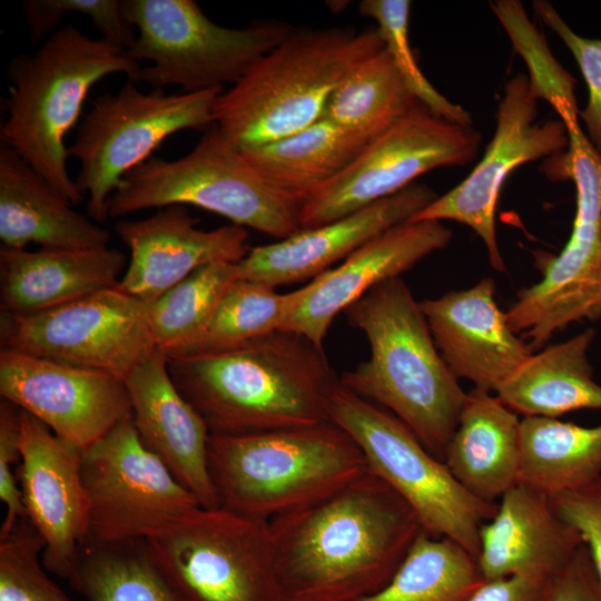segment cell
I'll return each mask as SVG.
<instances>
[{"label": "cell", "mask_w": 601, "mask_h": 601, "mask_svg": "<svg viewBox=\"0 0 601 601\" xmlns=\"http://www.w3.org/2000/svg\"><path fill=\"white\" fill-rule=\"evenodd\" d=\"M268 522L282 601H359L388 583L425 533L370 469Z\"/></svg>", "instance_id": "cell-1"}, {"label": "cell", "mask_w": 601, "mask_h": 601, "mask_svg": "<svg viewBox=\"0 0 601 601\" xmlns=\"http://www.w3.org/2000/svg\"><path fill=\"white\" fill-rule=\"evenodd\" d=\"M167 357L174 384L210 435L328 422L341 384L323 346L286 331L221 352Z\"/></svg>", "instance_id": "cell-2"}, {"label": "cell", "mask_w": 601, "mask_h": 601, "mask_svg": "<svg viewBox=\"0 0 601 601\" xmlns=\"http://www.w3.org/2000/svg\"><path fill=\"white\" fill-rule=\"evenodd\" d=\"M344 313L367 338L370 357L344 372L341 383L395 415L444 462L467 393L442 358L420 302L395 277Z\"/></svg>", "instance_id": "cell-3"}, {"label": "cell", "mask_w": 601, "mask_h": 601, "mask_svg": "<svg viewBox=\"0 0 601 601\" xmlns=\"http://www.w3.org/2000/svg\"><path fill=\"white\" fill-rule=\"evenodd\" d=\"M384 47L377 28L295 29L217 97L214 124L238 149L300 131L324 117L347 73Z\"/></svg>", "instance_id": "cell-4"}, {"label": "cell", "mask_w": 601, "mask_h": 601, "mask_svg": "<svg viewBox=\"0 0 601 601\" xmlns=\"http://www.w3.org/2000/svg\"><path fill=\"white\" fill-rule=\"evenodd\" d=\"M140 71L138 62L108 40L92 39L71 24L57 29L37 50L16 56L8 65L11 88L1 140L78 205L83 195L69 175L65 138L99 80L125 73L137 82Z\"/></svg>", "instance_id": "cell-5"}, {"label": "cell", "mask_w": 601, "mask_h": 601, "mask_svg": "<svg viewBox=\"0 0 601 601\" xmlns=\"http://www.w3.org/2000/svg\"><path fill=\"white\" fill-rule=\"evenodd\" d=\"M208 469L219 506L269 521L337 490L368 470L338 425L210 435Z\"/></svg>", "instance_id": "cell-6"}, {"label": "cell", "mask_w": 601, "mask_h": 601, "mask_svg": "<svg viewBox=\"0 0 601 601\" xmlns=\"http://www.w3.org/2000/svg\"><path fill=\"white\" fill-rule=\"evenodd\" d=\"M171 205H194L278 240L302 229V204L262 177L216 125L185 156L151 157L129 171L109 199L108 216Z\"/></svg>", "instance_id": "cell-7"}, {"label": "cell", "mask_w": 601, "mask_h": 601, "mask_svg": "<svg viewBox=\"0 0 601 601\" xmlns=\"http://www.w3.org/2000/svg\"><path fill=\"white\" fill-rule=\"evenodd\" d=\"M329 418L356 442L368 469L411 506L426 534L454 541L476 560L480 529L497 503L470 493L402 421L342 383Z\"/></svg>", "instance_id": "cell-8"}, {"label": "cell", "mask_w": 601, "mask_h": 601, "mask_svg": "<svg viewBox=\"0 0 601 601\" xmlns=\"http://www.w3.org/2000/svg\"><path fill=\"white\" fill-rule=\"evenodd\" d=\"M121 7L137 30L126 56L151 63L141 68L137 82L152 89L176 85L184 92H195L234 85L295 30L279 21L223 27L194 0H122Z\"/></svg>", "instance_id": "cell-9"}, {"label": "cell", "mask_w": 601, "mask_h": 601, "mask_svg": "<svg viewBox=\"0 0 601 601\" xmlns=\"http://www.w3.org/2000/svg\"><path fill=\"white\" fill-rule=\"evenodd\" d=\"M145 542L179 601H282L266 520L199 505Z\"/></svg>", "instance_id": "cell-10"}, {"label": "cell", "mask_w": 601, "mask_h": 601, "mask_svg": "<svg viewBox=\"0 0 601 601\" xmlns=\"http://www.w3.org/2000/svg\"><path fill=\"white\" fill-rule=\"evenodd\" d=\"M223 89L167 93L142 91L128 80L116 93L99 96L81 120L69 155L78 159V189L88 195L87 211L97 223L108 216V203L124 177L151 158L171 135L209 128Z\"/></svg>", "instance_id": "cell-11"}, {"label": "cell", "mask_w": 601, "mask_h": 601, "mask_svg": "<svg viewBox=\"0 0 601 601\" xmlns=\"http://www.w3.org/2000/svg\"><path fill=\"white\" fill-rule=\"evenodd\" d=\"M553 175L575 186L570 238L559 255L540 256L541 280L519 292L506 311L510 326L533 352L571 323L601 318V154L587 135L574 134Z\"/></svg>", "instance_id": "cell-12"}, {"label": "cell", "mask_w": 601, "mask_h": 601, "mask_svg": "<svg viewBox=\"0 0 601 601\" xmlns=\"http://www.w3.org/2000/svg\"><path fill=\"white\" fill-rule=\"evenodd\" d=\"M481 142L473 126L443 119L418 104L302 204L300 228L325 225L392 196L432 169L466 166Z\"/></svg>", "instance_id": "cell-13"}, {"label": "cell", "mask_w": 601, "mask_h": 601, "mask_svg": "<svg viewBox=\"0 0 601 601\" xmlns=\"http://www.w3.org/2000/svg\"><path fill=\"white\" fill-rule=\"evenodd\" d=\"M0 342L4 349L122 380L157 349L148 305L117 287L35 314L1 311Z\"/></svg>", "instance_id": "cell-14"}, {"label": "cell", "mask_w": 601, "mask_h": 601, "mask_svg": "<svg viewBox=\"0 0 601 601\" xmlns=\"http://www.w3.org/2000/svg\"><path fill=\"white\" fill-rule=\"evenodd\" d=\"M81 476L95 541L146 539L200 505L142 444L132 415L83 451Z\"/></svg>", "instance_id": "cell-15"}, {"label": "cell", "mask_w": 601, "mask_h": 601, "mask_svg": "<svg viewBox=\"0 0 601 601\" xmlns=\"http://www.w3.org/2000/svg\"><path fill=\"white\" fill-rule=\"evenodd\" d=\"M538 98L529 76L518 73L504 85L496 110V127L485 154L471 174L439 196L411 220H454L482 239L491 266L505 270L495 230V209L501 187L516 167L568 148L561 119L538 122Z\"/></svg>", "instance_id": "cell-16"}, {"label": "cell", "mask_w": 601, "mask_h": 601, "mask_svg": "<svg viewBox=\"0 0 601 601\" xmlns=\"http://www.w3.org/2000/svg\"><path fill=\"white\" fill-rule=\"evenodd\" d=\"M0 394L81 451L132 415L122 378L4 348Z\"/></svg>", "instance_id": "cell-17"}, {"label": "cell", "mask_w": 601, "mask_h": 601, "mask_svg": "<svg viewBox=\"0 0 601 601\" xmlns=\"http://www.w3.org/2000/svg\"><path fill=\"white\" fill-rule=\"evenodd\" d=\"M19 447L18 480L27 520L45 543L42 564L68 580L78 549L88 536L83 451L59 439L23 410Z\"/></svg>", "instance_id": "cell-18"}, {"label": "cell", "mask_w": 601, "mask_h": 601, "mask_svg": "<svg viewBox=\"0 0 601 601\" xmlns=\"http://www.w3.org/2000/svg\"><path fill=\"white\" fill-rule=\"evenodd\" d=\"M453 233L439 220H407L375 236L344 262L289 293L280 331L318 346L334 318L384 280L401 277L430 254L445 248Z\"/></svg>", "instance_id": "cell-19"}, {"label": "cell", "mask_w": 601, "mask_h": 601, "mask_svg": "<svg viewBox=\"0 0 601 601\" xmlns=\"http://www.w3.org/2000/svg\"><path fill=\"white\" fill-rule=\"evenodd\" d=\"M198 223L183 205L158 208L142 219H120L115 230L129 248L130 259L117 288L150 305L195 270L217 263L238 264L248 254L245 227L233 224L203 230Z\"/></svg>", "instance_id": "cell-20"}, {"label": "cell", "mask_w": 601, "mask_h": 601, "mask_svg": "<svg viewBox=\"0 0 601 601\" xmlns=\"http://www.w3.org/2000/svg\"><path fill=\"white\" fill-rule=\"evenodd\" d=\"M495 283L474 286L420 302L434 343L454 376L474 388L496 392L534 353L510 326L495 302Z\"/></svg>", "instance_id": "cell-21"}, {"label": "cell", "mask_w": 601, "mask_h": 601, "mask_svg": "<svg viewBox=\"0 0 601 601\" xmlns=\"http://www.w3.org/2000/svg\"><path fill=\"white\" fill-rule=\"evenodd\" d=\"M437 197L427 185L414 183L325 225L300 229L273 244L250 247L237 264L239 278L275 288L313 279L375 236L411 220Z\"/></svg>", "instance_id": "cell-22"}, {"label": "cell", "mask_w": 601, "mask_h": 601, "mask_svg": "<svg viewBox=\"0 0 601 601\" xmlns=\"http://www.w3.org/2000/svg\"><path fill=\"white\" fill-rule=\"evenodd\" d=\"M167 362L156 349L124 380L135 428L201 506H219L208 469L209 430L174 384Z\"/></svg>", "instance_id": "cell-23"}, {"label": "cell", "mask_w": 601, "mask_h": 601, "mask_svg": "<svg viewBox=\"0 0 601 601\" xmlns=\"http://www.w3.org/2000/svg\"><path fill=\"white\" fill-rule=\"evenodd\" d=\"M583 544L550 497L516 483L480 529L477 568L483 580L513 575L549 579Z\"/></svg>", "instance_id": "cell-24"}, {"label": "cell", "mask_w": 601, "mask_h": 601, "mask_svg": "<svg viewBox=\"0 0 601 601\" xmlns=\"http://www.w3.org/2000/svg\"><path fill=\"white\" fill-rule=\"evenodd\" d=\"M125 266V255L108 246L33 252L1 246V311L35 314L115 288Z\"/></svg>", "instance_id": "cell-25"}, {"label": "cell", "mask_w": 601, "mask_h": 601, "mask_svg": "<svg viewBox=\"0 0 601 601\" xmlns=\"http://www.w3.org/2000/svg\"><path fill=\"white\" fill-rule=\"evenodd\" d=\"M71 206L0 139L1 246L14 249H26L30 243L57 249L108 246L109 231Z\"/></svg>", "instance_id": "cell-26"}, {"label": "cell", "mask_w": 601, "mask_h": 601, "mask_svg": "<svg viewBox=\"0 0 601 601\" xmlns=\"http://www.w3.org/2000/svg\"><path fill=\"white\" fill-rule=\"evenodd\" d=\"M520 422L496 395L479 388L467 393L444 463L477 499L496 503L518 483Z\"/></svg>", "instance_id": "cell-27"}, {"label": "cell", "mask_w": 601, "mask_h": 601, "mask_svg": "<svg viewBox=\"0 0 601 601\" xmlns=\"http://www.w3.org/2000/svg\"><path fill=\"white\" fill-rule=\"evenodd\" d=\"M595 337L587 328L573 337L532 353L497 388L496 396L524 416L558 417L601 410V385L593 380L589 349Z\"/></svg>", "instance_id": "cell-28"}, {"label": "cell", "mask_w": 601, "mask_h": 601, "mask_svg": "<svg viewBox=\"0 0 601 601\" xmlns=\"http://www.w3.org/2000/svg\"><path fill=\"white\" fill-rule=\"evenodd\" d=\"M368 144L322 118L295 134L239 150L272 186L303 204L345 170Z\"/></svg>", "instance_id": "cell-29"}, {"label": "cell", "mask_w": 601, "mask_h": 601, "mask_svg": "<svg viewBox=\"0 0 601 601\" xmlns=\"http://www.w3.org/2000/svg\"><path fill=\"white\" fill-rule=\"evenodd\" d=\"M601 474V424L592 427L556 417L520 422L518 483L548 496L582 487Z\"/></svg>", "instance_id": "cell-30"}, {"label": "cell", "mask_w": 601, "mask_h": 601, "mask_svg": "<svg viewBox=\"0 0 601 601\" xmlns=\"http://www.w3.org/2000/svg\"><path fill=\"white\" fill-rule=\"evenodd\" d=\"M68 581L87 601H179L145 539L100 542L86 538Z\"/></svg>", "instance_id": "cell-31"}, {"label": "cell", "mask_w": 601, "mask_h": 601, "mask_svg": "<svg viewBox=\"0 0 601 601\" xmlns=\"http://www.w3.org/2000/svg\"><path fill=\"white\" fill-rule=\"evenodd\" d=\"M418 104L384 47L347 73L323 118L371 142Z\"/></svg>", "instance_id": "cell-32"}, {"label": "cell", "mask_w": 601, "mask_h": 601, "mask_svg": "<svg viewBox=\"0 0 601 601\" xmlns=\"http://www.w3.org/2000/svg\"><path fill=\"white\" fill-rule=\"evenodd\" d=\"M482 581L465 549L423 533L388 583L359 601H466Z\"/></svg>", "instance_id": "cell-33"}, {"label": "cell", "mask_w": 601, "mask_h": 601, "mask_svg": "<svg viewBox=\"0 0 601 601\" xmlns=\"http://www.w3.org/2000/svg\"><path fill=\"white\" fill-rule=\"evenodd\" d=\"M238 278L237 264L207 265L148 305L156 348L167 356L186 354L199 341L221 297Z\"/></svg>", "instance_id": "cell-34"}, {"label": "cell", "mask_w": 601, "mask_h": 601, "mask_svg": "<svg viewBox=\"0 0 601 601\" xmlns=\"http://www.w3.org/2000/svg\"><path fill=\"white\" fill-rule=\"evenodd\" d=\"M289 307V293L238 278L221 297L199 341L184 355L221 352L280 331Z\"/></svg>", "instance_id": "cell-35"}, {"label": "cell", "mask_w": 601, "mask_h": 601, "mask_svg": "<svg viewBox=\"0 0 601 601\" xmlns=\"http://www.w3.org/2000/svg\"><path fill=\"white\" fill-rule=\"evenodd\" d=\"M358 9L376 21L385 49L416 100L443 119L473 126L471 112L440 93L421 71L408 38L411 1L364 0Z\"/></svg>", "instance_id": "cell-36"}, {"label": "cell", "mask_w": 601, "mask_h": 601, "mask_svg": "<svg viewBox=\"0 0 601 601\" xmlns=\"http://www.w3.org/2000/svg\"><path fill=\"white\" fill-rule=\"evenodd\" d=\"M43 548L27 519L0 538V601H71L42 569Z\"/></svg>", "instance_id": "cell-37"}, {"label": "cell", "mask_w": 601, "mask_h": 601, "mask_svg": "<svg viewBox=\"0 0 601 601\" xmlns=\"http://www.w3.org/2000/svg\"><path fill=\"white\" fill-rule=\"evenodd\" d=\"M24 16L31 40L37 43L51 35L67 13L88 17L102 39L130 49L136 41L134 27L127 21L119 0H27Z\"/></svg>", "instance_id": "cell-38"}, {"label": "cell", "mask_w": 601, "mask_h": 601, "mask_svg": "<svg viewBox=\"0 0 601 601\" xmlns=\"http://www.w3.org/2000/svg\"><path fill=\"white\" fill-rule=\"evenodd\" d=\"M532 7L539 20L560 37L579 65L589 90L588 104L580 115L589 140L601 154V39L575 33L545 0L533 1Z\"/></svg>", "instance_id": "cell-39"}, {"label": "cell", "mask_w": 601, "mask_h": 601, "mask_svg": "<svg viewBox=\"0 0 601 601\" xmlns=\"http://www.w3.org/2000/svg\"><path fill=\"white\" fill-rule=\"evenodd\" d=\"M20 408L8 400L0 402V499L6 506V518L0 538L9 534L19 520L27 519L20 486L13 465L20 462Z\"/></svg>", "instance_id": "cell-40"}, {"label": "cell", "mask_w": 601, "mask_h": 601, "mask_svg": "<svg viewBox=\"0 0 601 601\" xmlns=\"http://www.w3.org/2000/svg\"><path fill=\"white\" fill-rule=\"evenodd\" d=\"M549 497L556 513L582 536L601 587V474L582 487Z\"/></svg>", "instance_id": "cell-41"}, {"label": "cell", "mask_w": 601, "mask_h": 601, "mask_svg": "<svg viewBox=\"0 0 601 601\" xmlns=\"http://www.w3.org/2000/svg\"><path fill=\"white\" fill-rule=\"evenodd\" d=\"M540 601H601V587L584 543L548 579Z\"/></svg>", "instance_id": "cell-42"}, {"label": "cell", "mask_w": 601, "mask_h": 601, "mask_svg": "<svg viewBox=\"0 0 601 601\" xmlns=\"http://www.w3.org/2000/svg\"><path fill=\"white\" fill-rule=\"evenodd\" d=\"M546 581L523 575L483 580L466 601H540Z\"/></svg>", "instance_id": "cell-43"}]
</instances>
